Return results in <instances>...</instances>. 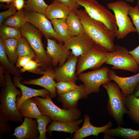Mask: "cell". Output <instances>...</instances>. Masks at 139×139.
Returning a JSON list of instances; mask_svg holds the SVG:
<instances>
[{
	"instance_id": "6da1fadb",
	"label": "cell",
	"mask_w": 139,
	"mask_h": 139,
	"mask_svg": "<svg viewBox=\"0 0 139 139\" xmlns=\"http://www.w3.org/2000/svg\"><path fill=\"white\" fill-rule=\"evenodd\" d=\"M73 10L80 20L84 32L95 44L104 48L107 51H114L115 33L110 30L102 22L91 18L84 9Z\"/></svg>"
},
{
	"instance_id": "7a4b0ae2",
	"label": "cell",
	"mask_w": 139,
	"mask_h": 139,
	"mask_svg": "<svg viewBox=\"0 0 139 139\" xmlns=\"http://www.w3.org/2000/svg\"><path fill=\"white\" fill-rule=\"evenodd\" d=\"M4 75L6 84L1 88L0 93V114L8 120L22 122L24 117L16 106L17 96L22 92L17 89L9 72L6 71Z\"/></svg>"
},
{
	"instance_id": "3957f363",
	"label": "cell",
	"mask_w": 139,
	"mask_h": 139,
	"mask_svg": "<svg viewBox=\"0 0 139 139\" xmlns=\"http://www.w3.org/2000/svg\"><path fill=\"white\" fill-rule=\"evenodd\" d=\"M22 36L28 41L35 55L34 60L41 65L44 71L53 67L51 58L48 56L42 41V33L34 26L27 22L20 29Z\"/></svg>"
},
{
	"instance_id": "277c9868",
	"label": "cell",
	"mask_w": 139,
	"mask_h": 139,
	"mask_svg": "<svg viewBox=\"0 0 139 139\" xmlns=\"http://www.w3.org/2000/svg\"><path fill=\"white\" fill-rule=\"evenodd\" d=\"M34 101L42 115L50 117L53 121L67 122L77 120L81 112L77 108L69 109L60 108L53 102L50 95L45 98L36 96Z\"/></svg>"
},
{
	"instance_id": "5b68a950",
	"label": "cell",
	"mask_w": 139,
	"mask_h": 139,
	"mask_svg": "<svg viewBox=\"0 0 139 139\" xmlns=\"http://www.w3.org/2000/svg\"><path fill=\"white\" fill-rule=\"evenodd\" d=\"M102 86L106 90L109 99L107 109L110 115L116 122L118 125L124 124L123 116L127 113L124 97L120 88L116 82L111 81Z\"/></svg>"
},
{
	"instance_id": "8992f818",
	"label": "cell",
	"mask_w": 139,
	"mask_h": 139,
	"mask_svg": "<svg viewBox=\"0 0 139 139\" xmlns=\"http://www.w3.org/2000/svg\"><path fill=\"white\" fill-rule=\"evenodd\" d=\"M125 1L120 0L108 3V8L114 12L118 30L115 33L116 37L118 39L124 38L129 33L137 32L135 28L128 16L129 10L132 7Z\"/></svg>"
},
{
	"instance_id": "52a82bcc",
	"label": "cell",
	"mask_w": 139,
	"mask_h": 139,
	"mask_svg": "<svg viewBox=\"0 0 139 139\" xmlns=\"http://www.w3.org/2000/svg\"><path fill=\"white\" fill-rule=\"evenodd\" d=\"M80 6L84 7L89 16L92 19L105 24L111 31L118 30L114 15L96 0H75Z\"/></svg>"
},
{
	"instance_id": "ba28073f",
	"label": "cell",
	"mask_w": 139,
	"mask_h": 139,
	"mask_svg": "<svg viewBox=\"0 0 139 139\" xmlns=\"http://www.w3.org/2000/svg\"><path fill=\"white\" fill-rule=\"evenodd\" d=\"M124 47L117 45L113 52L107 51L106 53L105 63L112 66V69H119L137 73L139 71V65Z\"/></svg>"
},
{
	"instance_id": "9c48e42d",
	"label": "cell",
	"mask_w": 139,
	"mask_h": 139,
	"mask_svg": "<svg viewBox=\"0 0 139 139\" xmlns=\"http://www.w3.org/2000/svg\"><path fill=\"white\" fill-rule=\"evenodd\" d=\"M107 51L104 48L95 44L86 53L79 57L76 75L89 69L93 70L100 68L106 61Z\"/></svg>"
},
{
	"instance_id": "30bf717a",
	"label": "cell",
	"mask_w": 139,
	"mask_h": 139,
	"mask_svg": "<svg viewBox=\"0 0 139 139\" xmlns=\"http://www.w3.org/2000/svg\"><path fill=\"white\" fill-rule=\"evenodd\" d=\"M109 69L105 67L87 72H82L77 75L79 79L83 82L88 95L99 92L101 85L111 81L108 76Z\"/></svg>"
},
{
	"instance_id": "8fae6325",
	"label": "cell",
	"mask_w": 139,
	"mask_h": 139,
	"mask_svg": "<svg viewBox=\"0 0 139 139\" xmlns=\"http://www.w3.org/2000/svg\"><path fill=\"white\" fill-rule=\"evenodd\" d=\"M24 11L27 21L41 31L46 39L48 38L55 39L58 43H62L59 37L53 27L51 21L45 14L34 11L24 10Z\"/></svg>"
},
{
	"instance_id": "7c38bea8",
	"label": "cell",
	"mask_w": 139,
	"mask_h": 139,
	"mask_svg": "<svg viewBox=\"0 0 139 139\" xmlns=\"http://www.w3.org/2000/svg\"><path fill=\"white\" fill-rule=\"evenodd\" d=\"M46 54L52 59L53 67L62 66L72 54V52L67 49L63 43H58L55 39H47Z\"/></svg>"
},
{
	"instance_id": "4fadbf2b",
	"label": "cell",
	"mask_w": 139,
	"mask_h": 139,
	"mask_svg": "<svg viewBox=\"0 0 139 139\" xmlns=\"http://www.w3.org/2000/svg\"><path fill=\"white\" fill-rule=\"evenodd\" d=\"M64 43L68 49L71 50L73 54L78 57L86 53L95 44L84 32L71 37Z\"/></svg>"
},
{
	"instance_id": "5bb4252c",
	"label": "cell",
	"mask_w": 139,
	"mask_h": 139,
	"mask_svg": "<svg viewBox=\"0 0 139 139\" xmlns=\"http://www.w3.org/2000/svg\"><path fill=\"white\" fill-rule=\"evenodd\" d=\"M78 58L72 53L67 61L62 66L54 69V80L57 82L69 80L76 81L79 80L76 74Z\"/></svg>"
},
{
	"instance_id": "9a60e30c",
	"label": "cell",
	"mask_w": 139,
	"mask_h": 139,
	"mask_svg": "<svg viewBox=\"0 0 139 139\" xmlns=\"http://www.w3.org/2000/svg\"><path fill=\"white\" fill-rule=\"evenodd\" d=\"M37 119L24 117V120L20 126L15 128L14 136L16 139H37L40 135Z\"/></svg>"
},
{
	"instance_id": "2e32d148",
	"label": "cell",
	"mask_w": 139,
	"mask_h": 139,
	"mask_svg": "<svg viewBox=\"0 0 139 139\" xmlns=\"http://www.w3.org/2000/svg\"><path fill=\"white\" fill-rule=\"evenodd\" d=\"M108 76L111 81H114L117 84L124 97L132 94L139 82V72L131 76L122 77L117 75L114 71L109 69Z\"/></svg>"
},
{
	"instance_id": "e0dca14e",
	"label": "cell",
	"mask_w": 139,
	"mask_h": 139,
	"mask_svg": "<svg viewBox=\"0 0 139 139\" xmlns=\"http://www.w3.org/2000/svg\"><path fill=\"white\" fill-rule=\"evenodd\" d=\"M43 75L36 79H29L21 81L23 84H32L40 86L49 91L50 96L52 99L55 98L57 95L55 87L56 83L54 81L55 74L53 67L49 68L44 71Z\"/></svg>"
},
{
	"instance_id": "ac0fdd59",
	"label": "cell",
	"mask_w": 139,
	"mask_h": 139,
	"mask_svg": "<svg viewBox=\"0 0 139 139\" xmlns=\"http://www.w3.org/2000/svg\"><path fill=\"white\" fill-rule=\"evenodd\" d=\"M13 82L17 88H19L22 92V95L17 99L16 106L17 109L19 110L22 103L25 100L30 98L36 96H41L45 98L49 95L50 93L45 89H35L24 85L21 82L22 78L21 76L17 77L13 76Z\"/></svg>"
},
{
	"instance_id": "d6986e66",
	"label": "cell",
	"mask_w": 139,
	"mask_h": 139,
	"mask_svg": "<svg viewBox=\"0 0 139 139\" xmlns=\"http://www.w3.org/2000/svg\"><path fill=\"white\" fill-rule=\"evenodd\" d=\"M88 95L84 84H81L74 89L58 95L57 100L62 103L64 109H69L77 108L78 100L87 98Z\"/></svg>"
},
{
	"instance_id": "ffe728a7",
	"label": "cell",
	"mask_w": 139,
	"mask_h": 139,
	"mask_svg": "<svg viewBox=\"0 0 139 139\" xmlns=\"http://www.w3.org/2000/svg\"><path fill=\"white\" fill-rule=\"evenodd\" d=\"M90 119V118L88 115L85 114L84 115V122L82 126L75 132L73 135V139H82L91 135L97 136L99 133L103 132L113 125L111 121H110L105 126L96 127L91 124Z\"/></svg>"
},
{
	"instance_id": "44dd1931",
	"label": "cell",
	"mask_w": 139,
	"mask_h": 139,
	"mask_svg": "<svg viewBox=\"0 0 139 139\" xmlns=\"http://www.w3.org/2000/svg\"><path fill=\"white\" fill-rule=\"evenodd\" d=\"M83 121L82 119L67 122L53 121L48 126L47 132L50 136L53 131L69 133L72 135L80 128L79 125Z\"/></svg>"
},
{
	"instance_id": "7402d4cb",
	"label": "cell",
	"mask_w": 139,
	"mask_h": 139,
	"mask_svg": "<svg viewBox=\"0 0 139 139\" xmlns=\"http://www.w3.org/2000/svg\"><path fill=\"white\" fill-rule=\"evenodd\" d=\"M70 10L66 5L58 1H53L46 10L45 15L49 20L67 19Z\"/></svg>"
},
{
	"instance_id": "603a6c76",
	"label": "cell",
	"mask_w": 139,
	"mask_h": 139,
	"mask_svg": "<svg viewBox=\"0 0 139 139\" xmlns=\"http://www.w3.org/2000/svg\"><path fill=\"white\" fill-rule=\"evenodd\" d=\"M103 133L105 139H110L111 136H113L125 139H139V130L124 128L119 125L115 128H109Z\"/></svg>"
},
{
	"instance_id": "cb8c5ba5",
	"label": "cell",
	"mask_w": 139,
	"mask_h": 139,
	"mask_svg": "<svg viewBox=\"0 0 139 139\" xmlns=\"http://www.w3.org/2000/svg\"><path fill=\"white\" fill-rule=\"evenodd\" d=\"M126 114L130 119L139 125V98L132 94L124 97Z\"/></svg>"
},
{
	"instance_id": "d4e9b609",
	"label": "cell",
	"mask_w": 139,
	"mask_h": 139,
	"mask_svg": "<svg viewBox=\"0 0 139 139\" xmlns=\"http://www.w3.org/2000/svg\"><path fill=\"white\" fill-rule=\"evenodd\" d=\"M19 110L24 117L37 119L39 118L42 115L32 98L24 101Z\"/></svg>"
},
{
	"instance_id": "484cf974",
	"label": "cell",
	"mask_w": 139,
	"mask_h": 139,
	"mask_svg": "<svg viewBox=\"0 0 139 139\" xmlns=\"http://www.w3.org/2000/svg\"><path fill=\"white\" fill-rule=\"evenodd\" d=\"M66 22L71 37L84 32L83 26L79 17L73 10H70Z\"/></svg>"
},
{
	"instance_id": "4316f807",
	"label": "cell",
	"mask_w": 139,
	"mask_h": 139,
	"mask_svg": "<svg viewBox=\"0 0 139 139\" xmlns=\"http://www.w3.org/2000/svg\"><path fill=\"white\" fill-rule=\"evenodd\" d=\"M0 62L1 65L4 66L6 71L13 76H21L20 69L12 64L7 58L4 44V40L0 38Z\"/></svg>"
},
{
	"instance_id": "83f0119b",
	"label": "cell",
	"mask_w": 139,
	"mask_h": 139,
	"mask_svg": "<svg viewBox=\"0 0 139 139\" xmlns=\"http://www.w3.org/2000/svg\"><path fill=\"white\" fill-rule=\"evenodd\" d=\"M50 21L54 30L59 37L62 43H64L71 37L66 19H54Z\"/></svg>"
},
{
	"instance_id": "f1b7e54d",
	"label": "cell",
	"mask_w": 139,
	"mask_h": 139,
	"mask_svg": "<svg viewBox=\"0 0 139 139\" xmlns=\"http://www.w3.org/2000/svg\"><path fill=\"white\" fill-rule=\"evenodd\" d=\"M27 22L23 8L6 19L3 24L20 29Z\"/></svg>"
},
{
	"instance_id": "f546056e",
	"label": "cell",
	"mask_w": 139,
	"mask_h": 139,
	"mask_svg": "<svg viewBox=\"0 0 139 139\" xmlns=\"http://www.w3.org/2000/svg\"><path fill=\"white\" fill-rule=\"evenodd\" d=\"M4 40V44L6 54L11 63L16 64L19 56L17 53V47L18 40L10 38Z\"/></svg>"
},
{
	"instance_id": "4dcf8cb0",
	"label": "cell",
	"mask_w": 139,
	"mask_h": 139,
	"mask_svg": "<svg viewBox=\"0 0 139 139\" xmlns=\"http://www.w3.org/2000/svg\"><path fill=\"white\" fill-rule=\"evenodd\" d=\"M48 5L44 0H26L23 9L45 14Z\"/></svg>"
},
{
	"instance_id": "1f68e13d",
	"label": "cell",
	"mask_w": 139,
	"mask_h": 139,
	"mask_svg": "<svg viewBox=\"0 0 139 139\" xmlns=\"http://www.w3.org/2000/svg\"><path fill=\"white\" fill-rule=\"evenodd\" d=\"M20 29L3 24L0 27V36L3 40L13 38L18 40L22 36Z\"/></svg>"
},
{
	"instance_id": "d6a6232c",
	"label": "cell",
	"mask_w": 139,
	"mask_h": 139,
	"mask_svg": "<svg viewBox=\"0 0 139 139\" xmlns=\"http://www.w3.org/2000/svg\"><path fill=\"white\" fill-rule=\"evenodd\" d=\"M17 53L19 56L32 55L36 57L34 52L28 41L23 36L18 40Z\"/></svg>"
},
{
	"instance_id": "836d02e7",
	"label": "cell",
	"mask_w": 139,
	"mask_h": 139,
	"mask_svg": "<svg viewBox=\"0 0 139 139\" xmlns=\"http://www.w3.org/2000/svg\"><path fill=\"white\" fill-rule=\"evenodd\" d=\"M79 86L77 85L75 81L73 80L60 81L55 84L58 95L70 92L77 88Z\"/></svg>"
},
{
	"instance_id": "e575fe53",
	"label": "cell",
	"mask_w": 139,
	"mask_h": 139,
	"mask_svg": "<svg viewBox=\"0 0 139 139\" xmlns=\"http://www.w3.org/2000/svg\"><path fill=\"white\" fill-rule=\"evenodd\" d=\"M38 124V128L40 135L39 139H46V132L47 131V126L52 120L49 116L42 115L39 118L37 119Z\"/></svg>"
},
{
	"instance_id": "d590c367",
	"label": "cell",
	"mask_w": 139,
	"mask_h": 139,
	"mask_svg": "<svg viewBox=\"0 0 139 139\" xmlns=\"http://www.w3.org/2000/svg\"><path fill=\"white\" fill-rule=\"evenodd\" d=\"M41 65L33 59L30 60L20 69L22 73L27 71L38 74H43L44 71L41 68Z\"/></svg>"
},
{
	"instance_id": "8d00e7d4",
	"label": "cell",
	"mask_w": 139,
	"mask_h": 139,
	"mask_svg": "<svg viewBox=\"0 0 139 139\" xmlns=\"http://www.w3.org/2000/svg\"><path fill=\"white\" fill-rule=\"evenodd\" d=\"M128 15L131 18L133 24L139 35V5L137 4L131 8L128 11Z\"/></svg>"
},
{
	"instance_id": "74e56055",
	"label": "cell",
	"mask_w": 139,
	"mask_h": 139,
	"mask_svg": "<svg viewBox=\"0 0 139 139\" xmlns=\"http://www.w3.org/2000/svg\"><path fill=\"white\" fill-rule=\"evenodd\" d=\"M8 120L0 114V139L3 135L12 131V128Z\"/></svg>"
},
{
	"instance_id": "f35d334b",
	"label": "cell",
	"mask_w": 139,
	"mask_h": 139,
	"mask_svg": "<svg viewBox=\"0 0 139 139\" xmlns=\"http://www.w3.org/2000/svg\"><path fill=\"white\" fill-rule=\"evenodd\" d=\"M4 6L8 8V9L0 12V26L3 25V22L6 19L14 14L16 12V9L13 3H11Z\"/></svg>"
},
{
	"instance_id": "ab89813d",
	"label": "cell",
	"mask_w": 139,
	"mask_h": 139,
	"mask_svg": "<svg viewBox=\"0 0 139 139\" xmlns=\"http://www.w3.org/2000/svg\"><path fill=\"white\" fill-rule=\"evenodd\" d=\"M35 56L32 55L19 56L16 64V66L20 69L24 66L30 60H34Z\"/></svg>"
},
{
	"instance_id": "60d3db41",
	"label": "cell",
	"mask_w": 139,
	"mask_h": 139,
	"mask_svg": "<svg viewBox=\"0 0 139 139\" xmlns=\"http://www.w3.org/2000/svg\"><path fill=\"white\" fill-rule=\"evenodd\" d=\"M59 2L67 6L70 10L78 9L80 5L76 2L75 0H53Z\"/></svg>"
},
{
	"instance_id": "b9f144b4",
	"label": "cell",
	"mask_w": 139,
	"mask_h": 139,
	"mask_svg": "<svg viewBox=\"0 0 139 139\" xmlns=\"http://www.w3.org/2000/svg\"><path fill=\"white\" fill-rule=\"evenodd\" d=\"M6 71L5 68L2 65L0 66V86H4L6 84V82L5 78V73Z\"/></svg>"
},
{
	"instance_id": "7bdbcfd3",
	"label": "cell",
	"mask_w": 139,
	"mask_h": 139,
	"mask_svg": "<svg viewBox=\"0 0 139 139\" xmlns=\"http://www.w3.org/2000/svg\"><path fill=\"white\" fill-rule=\"evenodd\" d=\"M128 53L133 56L139 65V45L133 50L128 51Z\"/></svg>"
},
{
	"instance_id": "ee69618b",
	"label": "cell",
	"mask_w": 139,
	"mask_h": 139,
	"mask_svg": "<svg viewBox=\"0 0 139 139\" xmlns=\"http://www.w3.org/2000/svg\"><path fill=\"white\" fill-rule=\"evenodd\" d=\"M26 0H13L14 4L16 10L18 11L23 8Z\"/></svg>"
},
{
	"instance_id": "f6af8a7d",
	"label": "cell",
	"mask_w": 139,
	"mask_h": 139,
	"mask_svg": "<svg viewBox=\"0 0 139 139\" xmlns=\"http://www.w3.org/2000/svg\"><path fill=\"white\" fill-rule=\"evenodd\" d=\"M132 94L136 97L139 98V82L136 86Z\"/></svg>"
},
{
	"instance_id": "bcb514c9",
	"label": "cell",
	"mask_w": 139,
	"mask_h": 139,
	"mask_svg": "<svg viewBox=\"0 0 139 139\" xmlns=\"http://www.w3.org/2000/svg\"><path fill=\"white\" fill-rule=\"evenodd\" d=\"M1 2L6 3L7 4H9L11 3H13V0H0Z\"/></svg>"
},
{
	"instance_id": "7dc6e473",
	"label": "cell",
	"mask_w": 139,
	"mask_h": 139,
	"mask_svg": "<svg viewBox=\"0 0 139 139\" xmlns=\"http://www.w3.org/2000/svg\"><path fill=\"white\" fill-rule=\"evenodd\" d=\"M125 1L127 2H129L131 3H134L135 2L134 0H125Z\"/></svg>"
},
{
	"instance_id": "c3c4849f",
	"label": "cell",
	"mask_w": 139,
	"mask_h": 139,
	"mask_svg": "<svg viewBox=\"0 0 139 139\" xmlns=\"http://www.w3.org/2000/svg\"><path fill=\"white\" fill-rule=\"evenodd\" d=\"M137 4L139 5V0H138L137 1Z\"/></svg>"
}]
</instances>
